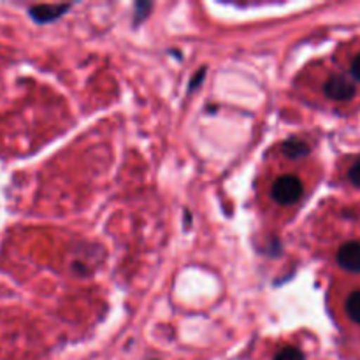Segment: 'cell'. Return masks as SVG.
Returning <instances> with one entry per match:
<instances>
[{
	"label": "cell",
	"instance_id": "4",
	"mask_svg": "<svg viewBox=\"0 0 360 360\" xmlns=\"http://www.w3.org/2000/svg\"><path fill=\"white\" fill-rule=\"evenodd\" d=\"M343 311L348 322L360 327V287L348 290L347 297L343 299Z\"/></svg>",
	"mask_w": 360,
	"mask_h": 360
},
{
	"label": "cell",
	"instance_id": "8",
	"mask_svg": "<svg viewBox=\"0 0 360 360\" xmlns=\"http://www.w3.org/2000/svg\"><path fill=\"white\" fill-rule=\"evenodd\" d=\"M274 360H306V359H304V355H302V352L297 350V348L285 347L278 352Z\"/></svg>",
	"mask_w": 360,
	"mask_h": 360
},
{
	"label": "cell",
	"instance_id": "9",
	"mask_svg": "<svg viewBox=\"0 0 360 360\" xmlns=\"http://www.w3.org/2000/svg\"><path fill=\"white\" fill-rule=\"evenodd\" d=\"M348 72L357 83H360V48L352 53L350 60H348Z\"/></svg>",
	"mask_w": 360,
	"mask_h": 360
},
{
	"label": "cell",
	"instance_id": "3",
	"mask_svg": "<svg viewBox=\"0 0 360 360\" xmlns=\"http://www.w3.org/2000/svg\"><path fill=\"white\" fill-rule=\"evenodd\" d=\"M336 262L341 269L360 274V239L343 243L336 252Z\"/></svg>",
	"mask_w": 360,
	"mask_h": 360
},
{
	"label": "cell",
	"instance_id": "5",
	"mask_svg": "<svg viewBox=\"0 0 360 360\" xmlns=\"http://www.w3.org/2000/svg\"><path fill=\"white\" fill-rule=\"evenodd\" d=\"M67 9H69V6H37L32 7L30 14L34 20L44 23V21H51L53 18H58Z\"/></svg>",
	"mask_w": 360,
	"mask_h": 360
},
{
	"label": "cell",
	"instance_id": "7",
	"mask_svg": "<svg viewBox=\"0 0 360 360\" xmlns=\"http://www.w3.org/2000/svg\"><path fill=\"white\" fill-rule=\"evenodd\" d=\"M347 181L350 183L354 188L360 190V155H359V157H355L354 160L350 162V165H348Z\"/></svg>",
	"mask_w": 360,
	"mask_h": 360
},
{
	"label": "cell",
	"instance_id": "1",
	"mask_svg": "<svg viewBox=\"0 0 360 360\" xmlns=\"http://www.w3.org/2000/svg\"><path fill=\"white\" fill-rule=\"evenodd\" d=\"M323 95L336 104H350V102L357 101L359 88L350 77L334 72L329 74L327 79L323 81Z\"/></svg>",
	"mask_w": 360,
	"mask_h": 360
},
{
	"label": "cell",
	"instance_id": "6",
	"mask_svg": "<svg viewBox=\"0 0 360 360\" xmlns=\"http://www.w3.org/2000/svg\"><path fill=\"white\" fill-rule=\"evenodd\" d=\"M281 150H283L285 155H288V157H302V155H308L309 146L304 141L292 139L288 141V143H285Z\"/></svg>",
	"mask_w": 360,
	"mask_h": 360
},
{
	"label": "cell",
	"instance_id": "2",
	"mask_svg": "<svg viewBox=\"0 0 360 360\" xmlns=\"http://www.w3.org/2000/svg\"><path fill=\"white\" fill-rule=\"evenodd\" d=\"M302 195H304V185L294 174L280 176L271 188V197L280 206H292V204L299 202Z\"/></svg>",
	"mask_w": 360,
	"mask_h": 360
}]
</instances>
